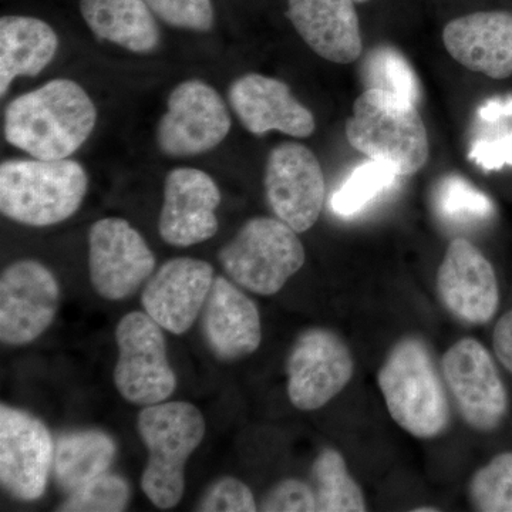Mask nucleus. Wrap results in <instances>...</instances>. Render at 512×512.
Listing matches in <instances>:
<instances>
[{
  "instance_id": "f257e3e1",
  "label": "nucleus",
  "mask_w": 512,
  "mask_h": 512,
  "mask_svg": "<svg viewBox=\"0 0 512 512\" xmlns=\"http://www.w3.org/2000/svg\"><path fill=\"white\" fill-rule=\"evenodd\" d=\"M97 110L73 80L56 79L10 101L5 111L9 144L37 160H64L92 136Z\"/></svg>"
},
{
  "instance_id": "f03ea898",
  "label": "nucleus",
  "mask_w": 512,
  "mask_h": 512,
  "mask_svg": "<svg viewBox=\"0 0 512 512\" xmlns=\"http://www.w3.org/2000/svg\"><path fill=\"white\" fill-rule=\"evenodd\" d=\"M377 383L392 419L416 439H434L448 429L446 382L423 339H400L380 367Z\"/></svg>"
},
{
  "instance_id": "7ed1b4c3",
  "label": "nucleus",
  "mask_w": 512,
  "mask_h": 512,
  "mask_svg": "<svg viewBox=\"0 0 512 512\" xmlns=\"http://www.w3.org/2000/svg\"><path fill=\"white\" fill-rule=\"evenodd\" d=\"M89 178L69 160H9L0 165V211L29 227L69 220L86 197Z\"/></svg>"
},
{
  "instance_id": "20e7f679",
  "label": "nucleus",
  "mask_w": 512,
  "mask_h": 512,
  "mask_svg": "<svg viewBox=\"0 0 512 512\" xmlns=\"http://www.w3.org/2000/svg\"><path fill=\"white\" fill-rule=\"evenodd\" d=\"M350 146L369 160L413 175L429 160V136L416 104L382 90H365L346 123Z\"/></svg>"
},
{
  "instance_id": "39448f33",
  "label": "nucleus",
  "mask_w": 512,
  "mask_h": 512,
  "mask_svg": "<svg viewBox=\"0 0 512 512\" xmlns=\"http://www.w3.org/2000/svg\"><path fill=\"white\" fill-rule=\"evenodd\" d=\"M137 429L148 450L141 490L160 510H170L183 498L185 464L204 439V416L194 404L163 402L141 410Z\"/></svg>"
},
{
  "instance_id": "423d86ee",
  "label": "nucleus",
  "mask_w": 512,
  "mask_h": 512,
  "mask_svg": "<svg viewBox=\"0 0 512 512\" xmlns=\"http://www.w3.org/2000/svg\"><path fill=\"white\" fill-rule=\"evenodd\" d=\"M229 278L262 296L275 295L305 264L298 232L279 218L256 217L245 222L218 254Z\"/></svg>"
},
{
  "instance_id": "0eeeda50",
  "label": "nucleus",
  "mask_w": 512,
  "mask_h": 512,
  "mask_svg": "<svg viewBox=\"0 0 512 512\" xmlns=\"http://www.w3.org/2000/svg\"><path fill=\"white\" fill-rule=\"evenodd\" d=\"M117 357L114 384L128 403H163L177 387L167 356L163 328L148 313L130 312L116 328Z\"/></svg>"
},
{
  "instance_id": "6e6552de",
  "label": "nucleus",
  "mask_w": 512,
  "mask_h": 512,
  "mask_svg": "<svg viewBox=\"0 0 512 512\" xmlns=\"http://www.w3.org/2000/svg\"><path fill=\"white\" fill-rule=\"evenodd\" d=\"M441 373L458 413L477 431H493L503 424L510 409L507 387L493 356L478 340L454 343L441 359Z\"/></svg>"
},
{
  "instance_id": "1a4fd4ad",
  "label": "nucleus",
  "mask_w": 512,
  "mask_h": 512,
  "mask_svg": "<svg viewBox=\"0 0 512 512\" xmlns=\"http://www.w3.org/2000/svg\"><path fill=\"white\" fill-rule=\"evenodd\" d=\"M231 130V116L220 93L201 80L178 84L156 131L157 146L168 157H194L220 146Z\"/></svg>"
},
{
  "instance_id": "9d476101",
  "label": "nucleus",
  "mask_w": 512,
  "mask_h": 512,
  "mask_svg": "<svg viewBox=\"0 0 512 512\" xmlns=\"http://www.w3.org/2000/svg\"><path fill=\"white\" fill-rule=\"evenodd\" d=\"M352 352L338 333L311 328L298 336L286 362L288 396L296 409H322L352 380Z\"/></svg>"
},
{
  "instance_id": "9b49d317",
  "label": "nucleus",
  "mask_w": 512,
  "mask_h": 512,
  "mask_svg": "<svg viewBox=\"0 0 512 512\" xmlns=\"http://www.w3.org/2000/svg\"><path fill=\"white\" fill-rule=\"evenodd\" d=\"M156 256L123 218H103L89 231V274L94 291L124 301L154 274Z\"/></svg>"
},
{
  "instance_id": "f8f14e48",
  "label": "nucleus",
  "mask_w": 512,
  "mask_h": 512,
  "mask_svg": "<svg viewBox=\"0 0 512 512\" xmlns=\"http://www.w3.org/2000/svg\"><path fill=\"white\" fill-rule=\"evenodd\" d=\"M59 282L52 271L33 259L9 265L0 276V340L25 346L42 336L59 311Z\"/></svg>"
},
{
  "instance_id": "ddd939ff",
  "label": "nucleus",
  "mask_w": 512,
  "mask_h": 512,
  "mask_svg": "<svg viewBox=\"0 0 512 512\" xmlns=\"http://www.w3.org/2000/svg\"><path fill=\"white\" fill-rule=\"evenodd\" d=\"M265 194L276 218L298 234L309 231L325 204V175L318 157L303 144H279L266 161Z\"/></svg>"
},
{
  "instance_id": "4468645a",
  "label": "nucleus",
  "mask_w": 512,
  "mask_h": 512,
  "mask_svg": "<svg viewBox=\"0 0 512 512\" xmlns=\"http://www.w3.org/2000/svg\"><path fill=\"white\" fill-rule=\"evenodd\" d=\"M55 460L52 434L28 412L0 406V483L12 497L36 501L45 494Z\"/></svg>"
},
{
  "instance_id": "2eb2a0df",
  "label": "nucleus",
  "mask_w": 512,
  "mask_h": 512,
  "mask_svg": "<svg viewBox=\"0 0 512 512\" xmlns=\"http://www.w3.org/2000/svg\"><path fill=\"white\" fill-rule=\"evenodd\" d=\"M437 292L454 318L467 325H485L500 305V288L491 262L464 238L448 245L437 272Z\"/></svg>"
},
{
  "instance_id": "dca6fc26",
  "label": "nucleus",
  "mask_w": 512,
  "mask_h": 512,
  "mask_svg": "<svg viewBox=\"0 0 512 512\" xmlns=\"http://www.w3.org/2000/svg\"><path fill=\"white\" fill-rule=\"evenodd\" d=\"M217 183L204 171L181 167L164 181V202L158 231L173 247L201 244L218 232L217 208L221 204Z\"/></svg>"
},
{
  "instance_id": "f3484780",
  "label": "nucleus",
  "mask_w": 512,
  "mask_h": 512,
  "mask_svg": "<svg viewBox=\"0 0 512 512\" xmlns=\"http://www.w3.org/2000/svg\"><path fill=\"white\" fill-rule=\"evenodd\" d=\"M214 268L195 258H174L148 279L141 303L161 328L184 335L198 319L212 284Z\"/></svg>"
},
{
  "instance_id": "a211bd4d",
  "label": "nucleus",
  "mask_w": 512,
  "mask_h": 512,
  "mask_svg": "<svg viewBox=\"0 0 512 512\" xmlns=\"http://www.w3.org/2000/svg\"><path fill=\"white\" fill-rule=\"evenodd\" d=\"M228 96L238 119L255 136L279 131L286 136L306 138L315 133L312 111L295 99L282 80L244 74L231 84Z\"/></svg>"
},
{
  "instance_id": "6ab92c4d",
  "label": "nucleus",
  "mask_w": 512,
  "mask_h": 512,
  "mask_svg": "<svg viewBox=\"0 0 512 512\" xmlns=\"http://www.w3.org/2000/svg\"><path fill=\"white\" fill-rule=\"evenodd\" d=\"M202 332L217 359L235 362L261 345V316L255 302L237 285L217 276L202 309Z\"/></svg>"
},
{
  "instance_id": "aec40b11",
  "label": "nucleus",
  "mask_w": 512,
  "mask_h": 512,
  "mask_svg": "<svg viewBox=\"0 0 512 512\" xmlns=\"http://www.w3.org/2000/svg\"><path fill=\"white\" fill-rule=\"evenodd\" d=\"M443 42L450 56L471 72L497 80L512 76L510 12H477L451 20Z\"/></svg>"
},
{
  "instance_id": "412c9836",
  "label": "nucleus",
  "mask_w": 512,
  "mask_h": 512,
  "mask_svg": "<svg viewBox=\"0 0 512 512\" xmlns=\"http://www.w3.org/2000/svg\"><path fill=\"white\" fill-rule=\"evenodd\" d=\"M355 0H288L293 28L316 55L349 64L363 50Z\"/></svg>"
},
{
  "instance_id": "4be33fe9",
  "label": "nucleus",
  "mask_w": 512,
  "mask_h": 512,
  "mask_svg": "<svg viewBox=\"0 0 512 512\" xmlns=\"http://www.w3.org/2000/svg\"><path fill=\"white\" fill-rule=\"evenodd\" d=\"M59 37L52 26L30 16L0 19V96L18 77H33L55 59Z\"/></svg>"
},
{
  "instance_id": "5701e85b",
  "label": "nucleus",
  "mask_w": 512,
  "mask_h": 512,
  "mask_svg": "<svg viewBox=\"0 0 512 512\" xmlns=\"http://www.w3.org/2000/svg\"><path fill=\"white\" fill-rule=\"evenodd\" d=\"M84 22L101 40L134 53H151L160 29L146 0H80Z\"/></svg>"
},
{
  "instance_id": "b1692460",
  "label": "nucleus",
  "mask_w": 512,
  "mask_h": 512,
  "mask_svg": "<svg viewBox=\"0 0 512 512\" xmlns=\"http://www.w3.org/2000/svg\"><path fill=\"white\" fill-rule=\"evenodd\" d=\"M117 446L109 434L100 430L72 431L63 434L55 447V478L59 487L72 494L109 471Z\"/></svg>"
},
{
  "instance_id": "393cba45",
  "label": "nucleus",
  "mask_w": 512,
  "mask_h": 512,
  "mask_svg": "<svg viewBox=\"0 0 512 512\" xmlns=\"http://www.w3.org/2000/svg\"><path fill=\"white\" fill-rule=\"evenodd\" d=\"M311 485L316 511L363 512L367 510L362 488L350 476L345 458L338 450L325 448L313 461Z\"/></svg>"
},
{
  "instance_id": "a878e982",
  "label": "nucleus",
  "mask_w": 512,
  "mask_h": 512,
  "mask_svg": "<svg viewBox=\"0 0 512 512\" xmlns=\"http://www.w3.org/2000/svg\"><path fill=\"white\" fill-rule=\"evenodd\" d=\"M366 90L394 94L416 104L420 99L419 79L406 57L390 46L370 50L362 67Z\"/></svg>"
},
{
  "instance_id": "bb28decb",
  "label": "nucleus",
  "mask_w": 512,
  "mask_h": 512,
  "mask_svg": "<svg viewBox=\"0 0 512 512\" xmlns=\"http://www.w3.org/2000/svg\"><path fill=\"white\" fill-rule=\"evenodd\" d=\"M399 177L389 165L369 160L359 165L332 198L336 214L349 217L366 207L376 195L396 183Z\"/></svg>"
},
{
  "instance_id": "cd10ccee",
  "label": "nucleus",
  "mask_w": 512,
  "mask_h": 512,
  "mask_svg": "<svg viewBox=\"0 0 512 512\" xmlns=\"http://www.w3.org/2000/svg\"><path fill=\"white\" fill-rule=\"evenodd\" d=\"M474 510L512 512V453L495 456L480 468L468 487Z\"/></svg>"
},
{
  "instance_id": "c85d7f7f",
  "label": "nucleus",
  "mask_w": 512,
  "mask_h": 512,
  "mask_svg": "<svg viewBox=\"0 0 512 512\" xmlns=\"http://www.w3.org/2000/svg\"><path fill=\"white\" fill-rule=\"evenodd\" d=\"M434 200L446 220L483 221L494 212L490 198L458 175H448L440 181Z\"/></svg>"
},
{
  "instance_id": "c756f323",
  "label": "nucleus",
  "mask_w": 512,
  "mask_h": 512,
  "mask_svg": "<svg viewBox=\"0 0 512 512\" xmlns=\"http://www.w3.org/2000/svg\"><path fill=\"white\" fill-rule=\"evenodd\" d=\"M130 495L124 478L106 473L70 494L57 511L120 512L126 510Z\"/></svg>"
},
{
  "instance_id": "7c9ffc66",
  "label": "nucleus",
  "mask_w": 512,
  "mask_h": 512,
  "mask_svg": "<svg viewBox=\"0 0 512 512\" xmlns=\"http://www.w3.org/2000/svg\"><path fill=\"white\" fill-rule=\"evenodd\" d=\"M163 22L173 28L208 32L214 26V6L211 0H146Z\"/></svg>"
},
{
  "instance_id": "2f4dec72",
  "label": "nucleus",
  "mask_w": 512,
  "mask_h": 512,
  "mask_svg": "<svg viewBox=\"0 0 512 512\" xmlns=\"http://www.w3.org/2000/svg\"><path fill=\"white\" fill-rule=\"evenodd\" d=\"M198 511L254 512L258 510L254 494L247 484L234 477L215 481L205 491L197 507Z\"/></svg>"
},
{
  "instance_id": "473e14b6",
  "label": "nucleus",
  "mask_w": 512,
  "mask_h": 512,
  "mask_svg": "<svg viewBox=\"0 0 512 512\" xmlns=\"http://www.w3.org/2000/svg\"><path fill=\"white\" fill-rule=\"evenodd\" d=\"M259 510L266 512L316 511V498L312 485L296 478L281 481L262 498Z\"/></svg>"
},
{
  "instance_id": "72a5a7b5",
  "label": "nucleus",
  "mask_w": 512,
  "mask_h": 512,
  "mask_svg": "<svg viewBox=\"0 0 512 512\" xmlns=\"http://www.w3.org/2000/svg\"><path fill=\"white\" fill-rule=\"evenodd\" d=\"M471 160L487 171L500 170L512 164V134L493 141H478L470 153Z\"/></svg>"
},
{
  "instance_id": "f704fd0d",
  "label": "nucleus",
  "mask_w": 512,
  "mask_h": 512,
  "mask_svg": "<svg viewBox=\"0 0 512 512\" xmlns=\"http://www.w3.org/2000/svg\"><path fill=\"white\" fill-rule=\"evenodd\" d=\"M493 346L495 356L512 375V309L495 325Z\"/></svg>"
},
{
  "instance_id": "c9c22d12",
  "label": "nucleus",
  "mask_w": 512,
  "mask_h": 512,
  "mask_svg": "<svg viewBox=\"0 0 512 512\" xmlns=\"http://www.w3.org/2000/svg\"><path fill=\"white\" fill-rule=\"evenodd\" d=\"M478 116L485 121H491V123L503 119V117H511L512 99L488 101L478 110Z\"/></svg>"
},
{
  "instance_id": "e433bc0d",
  "label": "nucleus",
  "mask_w": 512,
  "mask_h": 512,
  "mask_svg": "<svg viewBox=\"0 0 512 512\" xmlns=\"http://www.w3.org/2000/svg\"><path fill=\"white\" fill-rule=\"evenodd\" d=\"M414 512H437V508H416V510H413Z\"/></svg>"
},
{
  "instance_id": "4c0bfd02",
  "label": "nucleus",
  "mask_w": 512,
  "mask_h": 512,
  "mask_svg": "<svg viewBox=\"0 0 512 512\" xmlns=\"http://www.w3.org/2000/svg\"><path fill=\"white\" fill-rule=\"evenodd\" d=\"M355 2H357V3H365V2H367V0H355Z\"/></svg>"
}]
</instances>
